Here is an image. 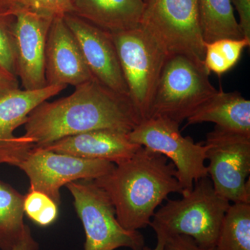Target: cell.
<instances>
[{
    "instance_id": "9",
    "label": "cell",
    "mask_w": 250,
    "mask_h": 250,
    "mask_svg": "<svg viewBox=\"0 0 250 250\" xmlns=\"http://www.w3.org/2000/svg\"><path fill=\"white\" fill-rule=\"evenodd\" d=\"M205 143L207 170L215 191L233 204H250V135L215 126Z\"/></svg>"
},
{
    "instance_id": "12",
    "label": "cell",
    "mask_w": 250,
    "mask_h": 250,
    "mask_svg": "<svg viewBox=\"0 0 250 250\" xmlns=\"http://www.w3.org/2000/svg\"><path fill=\"white\" fill-rule=\"evenodd\" d=\"M16 76L23 89L37 90L46 84V42L54 17L33 11L15 14Z\"/></svg>"
},
{
    "instance_id": "10",
    "label": "cell",
    "mask_w": 250,
    "mask_h": 250,
    "mask_svg": "<svg viewBox=\"0 0 250 250\" xmlns=\"http://www.w3.org/2000/svg\"><path fill=\"white\" fill-rule=\"evenodd\" d=\"M115 164L107 161L87 159L34 148L18 164L29 178V190L42 192L59 206L60 190L79 180H95L111 172Z\"/></svg>"
},
{
    "instance_id": "27",
    "label": "cell",
    "mask_w": 250,
    "mask_h": 250,
    "mask_svg": "<svg viewBox=\"0 0 250 250\" xmlns=\"http://www.w3.org/2000/svg\"><path fill=\"white\" fill-rule=\"evenodd\" d=\"M18 88H20V85L17 77L0 68V98Z\"/></svg>"
},
{
    "instance_id": "4",
    "label": "cell",
    "mask_w": 250,
    "mask_h": 250,
    "mask_svg": "<svg viewBox=\"0 0 250 250\" xmlns=\"http://www.w3.org/2000/svg\"><path fill=\"white\" fill-rule=\"evenodd\" d=\"M111 35L130 101L145 121L150 116L156 86L170 55L142 26Z\"/></svg>"
},
{
    "instance_id": "30",
    "label": "cell",
    "mask_w": 250,
    "mask_h": 250,
    "mask_svg": "<svg viewBox=\"0 0 250 250\" xmlns=\"http://www.w3.org/2000/svg\"><path fill=\"white\" fill-rule=\"evenodd\" d=\"M148 1H149V0H144L145 2L146 3H147Z\"/></svg>"
},
{
    "instance_id": "15",
    "label": "cell",
    "mask_w": 250,
    "mask_h": 250,
    "mask_svg": "<svg viewBox=\"0 0 250 250\" xmlns=\"http://www.w3.org/2000/svg\"><path fill=\"white\" fill-rule=\"evenodd\" d=\"M127 134L115 130H93L66 136L41 148L82 159L107 161L117 165L132 157L141 147L131 142Z\"/></svg>"
},
{
    "instance_id": "20",
    "label": "cell",
    "mask_w": 250,
    "mask_h": 250,
    "mask_svg": "<svg viewBox=\"0 0 250 250\" xmlns=\"http://www.w3.org/2000/svg\"><path fill=\"white\" fill-rule=\"evenodd\" d=\"M214 250H250V204L230 205Z\"/></svg>"
},
{
    "instance_id": "7",
    "label": "cell",
    "mask_w": 250,
    "mask_h": 250,
    "mask_svg": "<svg viewBox=\"0 0 250 250\" xmlns=\"http://www.w3.org/2000/svg\"><path fill=\"white\" fill-rule=\"evenodd\" d=\"M65 187L84 229V250H143L145 238L139 231L126 229L118 222L109 197L93 180H79Z\"/></svg>"
},
{
    "instance_id": "25",
    "label": "cell",
    "mask_w": 250,
    "mask_h": 250,
    "mask_svg": "<svg viewBox=\"0 0 250 250\" xmlns=\"http://www.w3.org/2000/svg\"><path fill=\"white\" fill-rule=\"evenodd\" d=\"M164 250H214V248H203L190 237L176 235L166 238Z\"/></svg>"
},
{
    "instance_id": "2",
    "label": "cell",
    "mask_w": 250,
    "mask_h": 250,
    "mask_svg": "<svg viewBox=\"0 0 250 250\" xmlns=\"http://www.w3.org/2000/svg\"><path fill=\"white\" fill-rule=\"evenodd\" d=\"M176 174L166 156L141 147L132 157L93 182L109 197L122 226L139 231L149 226L171 193L183 192Z\"/></svg>"
},
{
    "instance_id": "24",
    "label": "cell",
    "mask_w": 250,
    "mask_h": 250,
    "mask_svg": "<svg viewBox=\"0 0 250 250\" xmlns=\"http://www.w3.org/2000/svg\"><path fill=\"white\" fill-rule=\"evenodd\" d=\"M0 4L14 15L24 11L54 18L72 14V0H0Z\"/></svg>"
},
{
    "instance_id": "8",
    "label": "cell",
    "mask_w": 250,
    "mask_h": 250,
    "mask_svg": "<svg viewBox=\"0 0 250 250\" xmlns=\"http://www.w3.org/2000/svg\"><path fill=\"white\" fill-rule=\"evenodd\" d=\"M179 126L164 117H150L141 121L127 135L131 142L170 159L177 171L183 195L190 191L197 181L208 177L205 161L208 146L182 136Z\"/></svg>"
},
{
    "instance_id": "19",
    "label": "cell",
    "mask_w": 250,
    "mask_h": 250,
    "mask_svg": "<svg viewBox=\"0 0 250 250\" xmlns=\"http://www.w3.org/2000/svg\"><path fill=\"white\" fill-rule=\"evenodd\" d=\"M24 195L0 180V250H11L24 234Z\"/></svg>"
},
{
    "instance_id": "17",
    "label": "cell",
    "mask_w": 250,
    "mask_h": 250,
    "mask_svg": "<svg viewBox=\"0 0 250 250\" xmlns=\"http://www.w3.org/2000/svg\"><path fill=\"white\" fill-rule=\"evenodd\" d=\"M187 121L188 125L211 123L221 129L250 135V101L238 92L218 90Z\"/></svg>"
},
{
    "instance_id": "29",
    "label": "cell",
    "mask_w": 250,
    "mask_h": 250,
    "mask_svg": "<svg viewBox=\"0 0 250 250\" xmlns=\"http://www.w3.org/2000/svg\"><path fill=\"white\" fill-rule=\"evenodd\" d=\"M156 238H157V243H156L155 248L154 249H151V248L145 246L143 250H164L165 239L161 238V237H156Z\"/></svg>"
},
{
    "instance_id": "16",
    "label": "cell",
    "mask_w": 250,
    "mask_h": 250,
    "mask_svg": "<svg viewBox=\"0 0 250 250\" xmlns=\"http://www.w3.org/2000/svg\"><path fill=\"white\" fill-rule=\"evenodd\" d=\"M72 14L111 34L140 26L144 0H72Z\"/></svg>"
},
{
    "instance_id": "13",
    "label": "cell",
    "mask_w": 250,
    "mask_h": 250,
    "mask_svg": "<svg viewBox=\"0 0 250 250\" xmlns=\"http://www.w3.org/2000/svg\"><path fill=\"white\" fill-rule=\"evenodd\" d=\"M66 87L46 85L37 90L18 88L0 98V166L9 164L17 167L27 153L21 144L20 136H15V131L25 124L33 110Z\"/></svg>"
},
{
    "instance_id": "14",
    "label": "cell",
    "mask_w": 250,
    "mask_h": 250,
    "mask_svg": "<svg viewBox=\"0 0 250 250\" xmlns=\"http://www.w3.org/2000/svg\"><path fill=\"white\" fill-rule=\"evenodd\" d=\"M47 85H77L93 80L80 45L63 17H55L47 35L45 54Z\"/></svg>"
},
{
    "instance_id": "6",
    "label": "cell",
    "mask_w": 250,
    "mask_h": 250,
    "mask_svg": "<svg viewBox=\"0 0 250 250\" xmlns=\"http://www.w3.org/2000/svg\"><path fill=\"white\" fill-rule=\"evenodd\" d=\"M140 25L155 38L169 55L185 56L205 67L206 42L198 0H149Z\"/></svg>"
},
{
    "instance_id": "11",
    "label": "cell",
    "mask_w": 250,
    "mask_h": 250,
    "mask_svg": "<svg viewBox=\"0 0 250 250\" xmlns=\"http://www.w3.org/2000/svg\"><path fill=\"white\" fill-rule=\"evenodd\" d=\"M63 19L76 38L94 78L115 93L129 99L111 33L74 14L65 15Z\"/></svg>"
},
{
    "instance_id": "21",
    "label": "cell",
    "mask_w": 250,
    "mask_h": 250,
    "mask_svg": "<svg viewBox=\"0 0 250 250\" xmlns=\"http://www.w3.org/2000/svg\"><path fill=\"white\" fill-rule=\"evenodd\" d=\"M250 45V40L245 38L220 39L206 43L204 65L209 73L221 76L238 63L243 51Z\"/></svg>"
},
{
    "instance_id": "22",
    "label": "cell",
    "mask_w": 250,
    "mask_h": 250,
    "mask_svg": "<svg viewBox=\"0 0 250 250\" xmlns=\"http://www.w3.org/2000/svg\"><path fill=\"white\" fill-rule=\"evenodd\" d=\"M24 214L40 227H48L57 220L59 205L48 195L36 190H29L24 195Z\"/></svg>"
},
{
    "instance_id": "5",
    "label": "cell",
    "mask_w": 250,
    "mask_h": 250,
    "mask_svg": "<svg viewBox=\"0 0 250 250\" xmlns=\"http://www.w3.org/2000/svg\"><path fill=\"white\" fill-rule=\"evenodd\" d=\"M210 73L183 55L169 57L161 72L150 117H164L180 125L218 91Z\"/></svg>"
},
{
    "instance_id": "18",
    "label": "cell",
    "mask_w": 250,
    "mask_h": 250,
    "mask_svg": "<svg viewBox=\"0 0 250 250\" xmlns=\"http://www.w3.org/2000/svg\"><path fill=\"white\" fill-rule=\"evenodd\" d=\"M200 24L206 43L220 39H242L231 0H198Z\"/></svg>"
},
{
    "instance_id": "23",
    "label": "cell",
    "mask_w": 250,
    "mask_h": 250,
    "mask_svg": "<svg viewBox=\"0 0 250 250\" xmlns=\"http://www.w3.org/2000/svg\"><path fill=\"white\" fill-rule=\"evenodd\" d=\"M16 22V16L0 4V68L17 77L15 41Z\"/></svg>"
},
{
    "instance_id": "3",
    "label": "cell",
    "mask_w": 250,
    "mask_h": 250,
    "mask_svg": "<svg viewBox=\"0 0 250 250\" xmlns=\"http://www.w3.org/2000/svg\"><path fill=\"white\" fill-rule=\"evenodd\" d=\"M178 200H168L156 210L149 226L156 237H190L199 246L214 248L231 202L215 191L209 177L197 181Z\"/></svg>"
},
{
    "instance_id": "28",
    "label": "cell",
    "mask_w": 250,
    "mask_h": 250,
    "mask_svg": "<svg viewBox=\"0 0 250 250\" xmlns=\"http://www.w3.org/2000/svg\"><path fill=\"white\" fill-rule=\"evenodd\" d=\"M11 250H39V243L33 237L28 225L22 238Z\"/></svg>"
},
{
    "instance_id": "26",
    "label": "cell",
    "mask_w": 250,
    "mask_h": 250,
    "mask_svg": "<svg viewBox=\"0 0 250 250\" xmlns=\"http://www.w3.org/2000/svg\"><path fill=\"white\" fill-rule=\"evenodd\" d=\"M239 17L240 28L245 39L250 40V0H231Z\"/></svg>"
},
{
    "instance_id": "1",
    "label": "cell",
    "mask_w": 250,
    "mask_h": 250,
    "mask_svg": "<svg viewBox=\"0 0 250 250\" xmlns=\"http://www.w3.org/2000/svg\"><path fill=\"white\" fill-rule=\"evenodd\" d=\"M141 120L129 99L96 79L75 87L69 95L41 103L31 112L21 136L29 152L66 137L98 129L129 133Z\"/></svg>"
}]
</instances>
